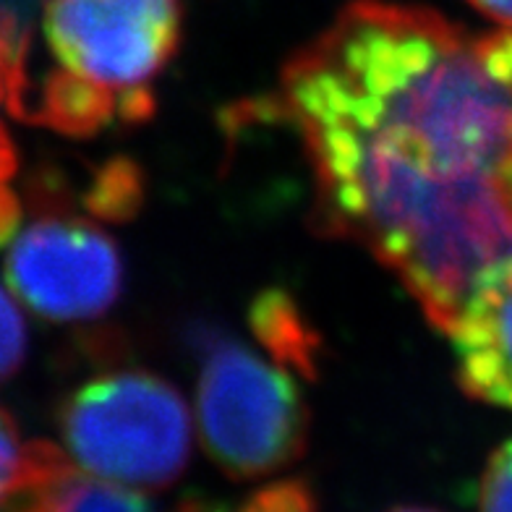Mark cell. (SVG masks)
Returning a JSON list of instances; mask_svg holds the SVG:
<instances>
[{
    "mask_svg": "<svg viewBox=\"0 0 512 512\" xmlns=\"http://www.w3.org/2000/svg\"><path fill=\"white\" fill-rule=\"evenodd\" d=\"M304 144H337L421 176L512 170V27L473 34L421 6L356 0L283 71Z\"/></svg>",
    "mask_w": 512,
    "mask_h": 512,
    "instance_id": "obj_1",
    "label": "cell"
},
{
    "mask_svg": "<svg viewBox=\"0 0 512 512\" xmlns=\"http://www.w3.org/2000/svg\"><path fill=\"white\" fill-rule=\"evenodd\" d=\"M196 421L207 455L233 479H259L306 447L309 411L298 374L220 327H196Z\"/></svg>",
    "mask_w": 512,
    "mask_h": 512,
    "instance_id": "obj_2",
    "label": "cell"
},
{
    "mask_svg": "<svg viewBox=\"0 0 512 512\" xmlns=\"http://www.w3.org/2000/svg\"><path fill=\"white\" fill-rule=\"evenodd\" d=\"M58 432L79 471L128 489H165L189 465V408L155 371L121 369L79 384L58 408Z\"/></svg>",
    "mask_w": 512,
    "mask_h": 512,
    "instance_id": "obj_3",
    "label": "cell"
},
{
    "mask_svg": "<svg viewBox=\"0 0 512 512\" xmlns=\"http://www.w3.org/2000/svg\"><path fill=\"white\" fill-rule=\"evenodd\" d=\"M45 40L61 71L121 102L123 121L155 113L157 76L181 45V0H45Z\"/></svg>",
    "mask_w": 512,
    "mask_h": 512,
    "instance_id": "obj_4",
    "label": "cell"
},
{
    "mask_svg": "<svg viewBox=\"0 0 512 512\" xmlns=\"http://www.w3.org/2000/svg\"><path fill=\"white\" fill-rule=\"evenodd\" d=\"M29 202L37 212L6 256L8 288L50 322L105 317L126 283L118 243L92 220L68 212L53 173L34 178Z\"/></svg>",
    "mask_w": 512,
    "mask_h": 512,
    "instance_id": "obj_5",
    "label": "cell"
},
{
    "mask_svg": "<svg viewBox=\"0 0 512 512\" xmlns=\"http://www.w3.org/2000/svg\"><path fill=\"white\" fill-rule=\"evenodd\" d=\"M447 337L463 390L512 411V259L481 277Z\"/></svg>",
    "mask_w": 512,
    "mask_h": 512,
    "instance_id": "obj_6",
    "label": "cell"
},
{
    "mask_svg": "<svg viewBox=\"0 0 512 512\" xmlns=\"http://www.w3.org/2000/svg\"><path fill=\"white\" fill-rule=\"evenodd\" d=\"M249 322L256 340L277 364H283L298 377H317L322 340L301 314V306L285 290L259 293L251 304Z\"/></svg>",
    "mask_w": 512,
    "mask_h": 512,
    "instance_id": "obj_7",
    "label": "cell"
},
{
    "mask_svg": "<svg viewBox=\"0 0 512 512\" xmlns=\"http://www.w3.org/2000/svg\"><path fill=\"white\" fill-rule=\"evenodd\" d=\"M19 499L24 512H155L136 489L95 479L74 463L19 492Z\"/></svg>",
    "mask_w": 512,
    "mask_h": 512,
    "instance_id": "obj_8",
    "label": "cell"
},
{
    "mask_svg": "<svg viewBox=\"0 0 512 512\" xmlns=\"http://www.w3.org/2000/svg\"><path fill=\"white\" fill-rule=\"evenodd\" d=\"M29 32L11 8L0 6V105L24 121L32 95L29 81ZM19 168L11 134L0 123V183H8Z\"/></svg>",
    "mask_w": 512,
    "mask_h": 512,
    "instance_id": "obj_9",
    "label": "cell"
},
{
    "mask_svg": "<svg viewBox=\"0 0 512 512\" xmlns=\"http://www.w3.org/2000/svg\"><path fill=\"white\" fill-rule=\"evenodd\" d=\"M71 463L50 442H24L14 416L0 405V499L32 489Z\"/></svg>",
    "mask_w": 512,
    "mask_h": 512,
    "instance_id": "obj_10",
    "label": "cell"
},
{
    "mask_svg": "<svg viewBox=\"0 0 512 512\" xmlns=\"http://www.w3.org/2000/svg\"><path fill=\"white\" fill-rule=\"evenodd\" d=\"M142 196V173L134 168V162L110 160L92 178V186L84 196V207L87 215L115 223L134 215L142 204Z\"/></svg>",
    "mask_w": 512,
    "mask_h": 512,
    "instance_id": "obj_11",
    "label": "cell"
},
{
    "mask_svg": "<svg viewBox=\"0 0 512 512\" xmlns=\"http://www.w3.org/2000/svg\"><path fill=\"white\" fill-rule=\"evenodd\" d=\"M27 324L19 306L0 288V384H6L27 361Z\"/></svg>",
    "mask_w": 512,
    "mask_h": 512,
    "instance_id": "obj_12",
    "label": "cell"
},
{
    "mask_svg": "<svg viewBox=\"0 0 512 512\" xmlns=\"http://www.w3.org/2000/svg\"><path fill=\"white\" fill-rule=\"evenodd\" d=\"M479 512H512V439L492 452L479 484Z\"/></svg>",
    "mask_w": 512,
    "mask_h": 512,
    "instance_id": "obj_13",
    "label": "cell"
},
{
    "mask_svg": "<svg viewBox=\"0 0 512 512\" xmlns=\"http://www.w3.org/2000/svg\"><path fill=\"white\" fill-rule=\"evenodd\" d=\"M314 494L304 481H280L251 494L238 512H314Z\"/></svg>",
    "mask_w": 512,
    "mask_h": 512,
    "instance_id": "obj_14",
    "label": "cell"
},
{
    "mask_svg": "<svg viewBox=\"0 0 512 512\" xmlns=\"http://www.w3.org/2000/svg\"><path fill=\"white\" fill-rule=\"evenodd\" d=\"M21 223V202L8 183H0V249L14 238Z\"/></svg>",
    "mask_w": 512,
    "mask_h": 512,
    "instance_id": "obj_15",
    "label": "cell"
},
{
    "mask_svg": "<svg viewBox=\"0 0 512 512\" xmlns=\"http://www.w3.org/2000/svg\"><path fill=\"white\" fill-rule=\"evenodd\" d=\"M468 3L497 24L512 27V0H468Z\"/></svg>",
    "mask_w": 512,
    "mask_h": 512,
    "instance_id": "obj_16",
    "label": "cell"
},
{
    "mask_svg": "<svg viewBox=\"0 0 512 512\" xmlns=\"http://www.w3.org/2000/svg\"><path fill=\"white\" fill-rule=\"evenodd\" d=\"M0 512H24L21 510L19 494H14V497H8V499H0Z\"/></svg>",
    "mask_w": 512,
    "mask_h": 512,
    "instance_id": "obj_17",
    "label": "cell"
},
{
    "mask_svg": "<svg viewBox=\"0 0 512 512\" xmlns=\"http://www.w3.org/2000/svg\"><path fill=\"white\" fill-rule=\"evenodd\" d=\"M390 512H439V510H432V507H395V510Z\"/></svg>",
    "mask_w": 512,
    "mask_h": 512,
    "instance_id": "obj_18",
    "label": "cell"
},
{
    "mask_svg": "<svg viewBox=\"0 0 512 512\" xmlns=\"http://www.w3.org/2000/svg\"><path fill=\"white\" fill-rule=\"evenodd\" d=\"M505 183H507V191H510V196H512V170L505 176Z\"/></svg>",
    "mask_w": 512,
    "mask_h": 512,
    "instance_id": "obj_19",
    "label": "cell"
}]
</instances>
